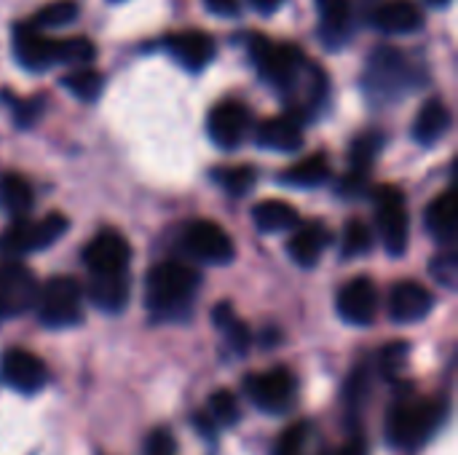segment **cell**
<instances>
[{
	"instance_id": "6da1fadb",
	"label": "cell",
	"mask_w": 458,
	"mask_h": 455,
	"mask_svg": "<svg viewBox=\"0 0 458 455\" xmlns=\"http://www.w3.org/2000/svg\"><path fill=\"white\" fill-rule=\"evenodd\" d=\"M201 287V274L180 260H164L148 271L145 303L150 314L161 319H177L185 314Z\"/></svg>"
},
{
	"instance_id": "7a4b0ae2",
	"label": "cell",
	"mask_w": 458,
	"mask_h": 455,
	"mask_svg": "<svg viewBox=\"0 0 458 455\" xmlns=\"http://www.w3.org/2000/svg\"><path fill=\"white\" fill-rule=\"evenodd\" d=\"M443 418L445 405L440 400L397 402L386 416V440L394 448H419L440 429Z\"/></svg>"
},
{
	"instance_id": "3957f363",
	"label": "cell",
	"mask_w": 458,
	"mask_h": 455,
	"mask_svg": "<svg viewBox=\"0 0 458 455\" xmlns=\"http://www.w3.org/2000/svg\"><path fill=\"white\" fill-rule=\"evenodd\" d=\"M35 311L40 324L51 330L75 327L83 319V287L72 276H54L38 287Z\"/></svg>"
},
{
	"instance_id": "277c9868",
	"label": "cell",
	"mask_w": 458,
	"mask_h": 455,
	"mask_svg": "<svg viewBox=\"0 0 458 455\" xmlns=\"http://www.w3.org/2000/svg\"><path fill=\"white\" fill-rule=\"evenodd\" d=\"M70 223L62 212L43 215L38 220L30 217H16L13 225H8L0 236V249L8 257H21L30 252H40L51 244H56L67 233Z\"/></svg>"
},
{
	"instance_id": "5b68a950",
	"label": "cell",
	"mask_w": 458,
	"mask_h": 455,
	"mask_svg": "<svg viewBox=\"0 0 458 455\" xmlns=\"http://www.w3.org/2000/svg\"><path fill=\"white\" fill-rule=\"evenodd\" d=\"M365 83H368V88L373 94H381V97L392 99L394 94H403L416 83V72H413L411 59L403 51H397L392 46H384L368 59Z\"/></svg>"
},
{
	"instance_id": "8992f818",
	"label": "cell",
	"mask_w": 458,
	"mask_h": 455,
	"mask_svg": "<svg viewBox=\"0 0 458 455\" xmlns=\"http://www.w3.org/2000/svg\"><path fill=\"white\" fill-rule=\"evenodd\" d=\"M376 217H378V233L389 255H403L408 249L411 239V220L405 196L394 185H381L376 190Z\"/></svg>"
},
{
	"instance_id": "52a82bcc",
	"label": "cell",
	"mask_w": 458,
	"mask_h": 455,
	"mask_svg": "<svg viewBox=\"0 0 458 455\" xmlns=\"http://www.w3.org/2000/svg\"><path fill=\"white\" fill-rule=\"evenodd\" d=\"M244 392L250 397V402L263 410V413H284L287 408H293L295 402V392H298V381L293 375V370L287 367H274L266 373H255L244 381Z\"/></svg>"
},
{
	"instance_id": "ba28073f",
	"label": "cell",
	"mask_w": 458,
	"mask_h": 455,
	"mask_svg": "<svg viewBox=\"0 0 458 455\" xmlns=\"http://www.w3.org/2000/svg\"><path fill=\"white\" fill-rule=\"evenodd\" d=\"M182 247L193 260L209 265H225L236 255L231 236L212 220H193L182 233Z\"/></svg>"
},
{
	"instance_id": "9c48e42d",
	"label": "cell",
	"mask_w": 458,
	"mask_h": 455,
	"mask_svg": "<svg viewBox=\"0 0 458 455\" xmlns=\"http://www.w3.org/2000/svg\"><path fill=\"white\" fill-rule=\"evenodd\" d=\"M38 282L32 271L19 260L0 263V322L5 316H19L35 306Z\"/></svg>"
},
{
	"instance_id": "30bf717a",
	"label": "cell",
	"mask_w": 458,
	"mask_h": 455,
	"mask_svg": "<svg viewBox=\"0 0 458 455\" xmlns=\"http://www.w3.org/2000/svg\"><path fill=\"white\" fill-rule=\"evenodd\" d=\"M129 260L131 247L126 236L115 228H102L83 249V263L91 274H126Z\"/></svg>"
},
{
	"instance_id": "8fae6325",
	"label": "cell",
	"mask_w": 458,
	"mask_h": 455,
	"mask_svg": "<svg viewBox=\"0 0 458 455\" xmlns=\"http://www.w3.org/2000/svg\"><path fill=\"white\" fill-rule=\"evenodd\" d=\"M0 378L19 394H38L48 383V370L40 357L27 349H8L0 359Z\"/></svg>"
},
{
	"instance_id": "7c38bea8",
	"label": "cell",
	"mask_w": 458,
	"mask_h": 455,
	"mask_svg": "<svg viewBox=\"0 0 458 455\" xmlns=\"http://www.w3.org/2000/svg\"><path fill=\"white\" fill-rule=\"evenodd\" d=\"M335 308H338V314H341V319L346 324H354V327L373 324V319L378 314V292H376V284L368 276H357V279L346 282L338 290Z\"/></svg>"
},
{
	"instance_id": "4fadbf2b",
	"label": "cell",
	"mask_w": 458,
	"mask_h": 455,
	"mask_svg": "<svg viewBox=\"0 0 458 455\" xmlns=\"http://www.w3.org/2000/svg\"><path fill=\"white\" fill-rule=\"evenodd\" d=\"M13 54L24 70H46L59 64V40H51L43 29H35L30 21H21L13 29Z\"/></svg>"
},
{
	"instance_id": "5bb4252c",
	"label": "cell",
	"mask_w": 458,
	"mask_h": 455,
	"mask_svg": "<svg viewBox=\"0 0 458 455\" xmlns=\"http://www.w3.org/2000/svg\"><path fill=\"white\" fill-rule=\"evenodd\" d=\"M250 129V113L242 102L236 99H223L217 102L212 110H209V118H207V131L212 137V142L217 147H236L244 134Z\"/></svg>"
},
{
	"instance_id": "9a60e30c",
	"label": "cell",
	"mask_w": 458,
	"mask_h": 455,
	"mask_svg": "<svg viewBox=\"0 0 458 455\" xmlns=\"http://www.w3.org/2000/svg\"><path fill=\"white\" fill-rule=\"evenodd\" d=\"M435 308V295L419 282H400L389 292V316L397 324H416Z\"/></svg>"
},
{
	"instance_id": "2e32d148",
	"label": "cell",
	"mask_w": 458,
	"mask_h": 455,
	"mask_svg": "<svg viewBox=\"0 0 458 455\" xmlns=\"http://www.w3.org/2000/svg\"><path fill=\"white\" fill-rule=\"evenodd\" d=\"M370 21L386 35H411L424 27V11L413 0H386L373 11Z\"/></svg>"
},
{
	"instance_id": "e0dca14e",
	"label": "cell",
	"mask_w": 458,
	"mask_h": 455,
	"mask_svg": "<svg viewBox=\"0 0 458 455\" xmlns=\"http://www.w3.org/2000/svg\"><path fill=\"white\" fill-rule=\"evenodd\" d=\"M169 54L188 70L199 72L215 59V40L201 29H185L166 40Z\"/></svg>"
},
{
	"instance_id": "ac0fdd59",
	"label": "cell",
	"mask_w": 458,
	"mask_h": 455,
	"mask_svg": "<svg viewBox=\"0 0 458 455\" xmlns=\"http://www.w3.org/2000/svg\"><path fill=\"white\" fill-rule=\"evenodd\" d=\"M86 298L94 303V308L105 314H121L129 303L126 274H91L86 284Z\"/></svg>"
},
{
	"instance_id": "d6986e66",
	"label": "cell",
	"mask_w": 458,
	"mask_h": 455,
	"mask_svg": "<svg viewBox=\"0 0 458 455\" xmlns=\"http://www.w3.org/2000/svg\"><path fill=\"white\" fill-rule=\"evenodd\" d=\"M319 38L325 48H341L352 38V3L349 0H317Z\"/></svg>"
},
{
	"instance_id": "ffe728a7",
	"label": "cell",
	"mask_w": 458,
	"mask_h": 455,
	"mask_svg": "<svg viewBox=\"0 0 458 455\" xmlns=\"http://www.w3.org/2000/svg\"><path fill=\"white\" fill-rule=\"evenodd\" d=\"M255 139L260 147H268V150H279V153H295L303 147V131H301V123L293 118V115H274V118H266L258 131H255Z\"/></svg>"
},
{
	"instance_id": "44dd1931",
	"label": "cell",
	"mask_w": 458,
	"mask_h": 455,
	"mask_svg": "<svg viewBox=\"0 0 458 455\" xmlns=\"http://www.w3.org/2000/svg\"><path fill=\"white\" fill-rule=\"evenodd\" d=\"M451 123L454 118L448 105L443 99H429L413 121V139L424 147H432L451 131Z\"/></svg>"
},
{
	"instance_id": "7402d4cb",
	"label": "cell",
	"mask_w": 458,
	"mask_h": 455,
	"mask_svg": "<svg viewBox=\"0 0 458 455\" xmlns=\"http://www.w3.org/2000/svg\"><path fill=\"white\" fill-rule=\"evenodd\" d=\"M330 231L322 225V223H309V225H303L301 231H295V236L290 239V244H287V252H290V257L301 265V268H311V265H317L319 263V257H322V252L327 249V244H330Z\"/></svg>"
},
{
	"instance_id": "603a6c76",
	"label": "cell",
	"mask_w": 458,
	"mask_h": 455,
	"mask_svg": "<svg viewBox=\"0 0 458 455\" xmlns=\"http://www.w3.org/2000/svg\"><path fill=\"white\" fill-rule=\"evenodd\" d=\"M424 223H427V231H429L437 241L451 244V241L456 239L458 204L454 190H443V193L427 206Z\"/></svg>"
},
{
	"instance_id": "cb8c5ba5",
	"label": "cell",
	"mask_w": 458,
	"mask_h": 455,
	"mask_svg": "<svg viewBox=\"0 0 458 455\" xmlns=\"http://www.w3.org/2000/svg\"><path fill=\"white\" fill-rule=\"evenodd\" d=\"M252 220L263 233H282L298 225V209L282 198H268L252 209Z\"/></svg>"
},
{
	"instance_id": "d4e9b609",
	"label": "cell",
	"mask_w": 458,
	"mask_h": 455,
	"mask_svg": "<svg viewBox=\"0 0 458 455\" xmlns=\"http://www.w3.org/2000/svg\"><path fill=\"white\" fill-rule=\"evenodd\" d=\"M32 185L16 174V172H3L0 174V206L11 215V217H27V212L32 209Z\"/></svg>"
},
{
	"instance_id": "484cf974",
	"label": "cell",
	"mask_w": 458,
	"mask_h": 455,
	"mask_svg": "<svg viewBox=\"0 0 458 455\" xmlns=\"http://www.w3.org/2000/svg\"><path fill=\"white\" fill-rule=\"evenodd\" d=\"M212 322H215V327L223 333L225 343H228L236 354H247V351H250L252 333H250V327L236 316V311H233L231 303H217L215 311H212Z\"/></svg>"
},
{
	"instance_id": "4316f807",
	"label": "cell",
	"mask_w": 458,
	"mask_h": 455,
	"mask_svg": "<svg viewBox=\"0 0 458 455\" xmlns=\"http://www.w3.org/2000/svg\"><path fill=\"white\" fill-rule=\"evenodd\" d=\"M330 180V164L325 156H309L282 172V182L295 188H317Z\"/></svg>"
},
{
	"instance_id": "83f0119b",
	"label": "cell",
	"mask_w": 458,
	"mask_h": 455,
	"mask_svg": "<svg viewBox=\"0 0 458 455\" xmlns=\"http://www.w3.org/2000/svg\"><path fill=\"white\" fill-rule=\"evenodd\" d=\"M62 86L75 97V99H81V102H94V99H99V94H102V86H105V78H102V72H97L94 67H75L72 72H67L64 78H62Z\"/></svg>"
},
{
	"instance_id": "f1b7e54d",
	"label": "cell",
	"mask_w": 458,
	"mask_h": 455,
	"mask_svg": "<svg viewBox=\"0 0 458 455\" xmlns=\"http://www.w3.org/2000/svg\"><path fill=\"white\" fill-rule=\"evenodd\" d=\"M212 177H215V182H217L225 193H231L233 198L247 196V193L255 188V180H258L255 169H252V166H244V164H239V166H220V169L212 172Z\"/></svg>"
},
{
	"instance_id": "f546056e",
	"label": "cell",
	"mask_w": 458,
	"mask_h": 455,
	"mask_svg": "<svg viewBox=\"0 0 458 455\" xmlns=\"http://www.w3.org/2000/svg\"><path fill=\"white\" fill-rule=\"evenodd\" d=\"M78 16V3L75 0H54L48 5H43L32 19L30 24L35 29H56V27H67L72 19Z\"/></svg>"
},
{
	"instance_id": "4dcf8cb0",
	"label": "cell",
	"mask_w": 458,
	"mask_h": 455,
	"mask_svg": "<svg viewBox=\"0 0 458 455\" xmlns=\"http://www.w3.org/2000/svg\"><path fill=\"white\" fill-rule=\"evenodd\" d=\"M370 249H373V231L362 220H349L341 236L344 257H360V255H368Z\"/></svg>"
},
{
	"instance_id": "1f68e13d",
	"label": "cell",
	"mask_w": 458,
	"mask_h": 455,
	"mask_svg": "<svg viewBox=\"0 0 458 455\" xmlns=\"http://www.w3.org/2000/svg\"><path fill=\"white\" fill-rule=\"evenodd\" d=\"M97 48L89 38H67L59 40V64H70V67H83L89 62H94Z\"/></svg>"
},
{
	"instance_id": "d6a6232c",
	"label": "cell",
	"mask_w": 458,
	"mask_h": 455,
	"mask_svg": "<svg viewBox=\"0 0 458 455\" xmlns=\"http://www.w3.org/2000/svg\"><path fill=\"white\" fill-rule=\"evenodd\" d=\"M242 410H239V400L231 392H215L209 397V418L215 421V426H233L239 421Z\"/></svg>"
},
{
	"instance_id": "836d02e7",
	"label": "cell",
	"mask_w": 458,
	"mask_h": 455,
	"mask_svg": "<svg viewBox=\"0 0 458 455\" xmlns=\"http://www.w3.org/2000/svg\"><path fill=\"white\" fill-rule=\"evenodd\" d=\"M384 139L378 134H365L360 139L352 142V150H349V164L352 169H360V172H368L370 164L378 158V150H381Z\"/></svg>"
},
{
	"instance_id": "e575fe53",
	"label": "cell",
	"mask_w": 458,
	"mask_h": 455,
	"mask_svg": "<svg viewBox=\"0 0 458 455\" xmlns=\"http://www.w3.org/2000/svg\"><path fill=\"white\" fill-rule=\"evenodd\" d=\"M306 442H309V426L306 424H293L279 434L274 455H303Z\"/></svg>"
},
{
	"instance_id": "d590c367",
	"label": "cell",
	"mask_w": 458,
	"mask_h": 455,
	"mask_svg": "<svg viewBox=\"0 0 458 455\" xmlns=\"http://www.w3.org/2000/svg\"><path fill=\"white\" fill-rule=\"evenodd\" d=\"M429 271H432V276H435V279H437L443 287L454 290V287H456V276H458L456 252H454V249H445L443 255L432 257V265H429Z\"/></svg>"
},
{
	"instance_id": "8d00e7d4",
	"label": "cell",
	"mask_w": 458,
	"mask_h": 455,
	"mask_svg": "<svg viewBox=\"0 0 458 455\" xmlns=\"http://www.w3.org/2000/svg\"><path fill=\"white\" fill-rule=\"evenodd\" d=\"M145 455H177V445L169 429H153L145 440Z\"/></svg>"
},
{
	"instance_id": "74e56055",
	"label": "cell",
	"mask_w": 458,
	"mask_h": 455,
	"mask_svg": "<svg viewBox=\"0 0 458 455\" xmlns=\"http://www.w3.org/2000/svg\"><path fill=\"white\" fill-rule=\"evenodd\" d=\"M405 357H408V346L405 343H389L384 351H381V370L384 375H397L400 367L405 365Z\"/></svg>"
},
{
	"instance_id": "f35d334b",
	"label": "cell",
	"mask_w": 458,
	"mask_h": 455,
	"mask_svg": "<svg viewBox=\"0 0 458 455\" xmlns=\"http://www.w3.org/2000/svg\"><path fill=\"white\" fill-rule=\"evenodd\" d=\"M43 113V99L35 97V99H19L13 102V118L19 126H32Z\"/></svg>"
},
{
	"instance_id": "ab89813d",
	"label": "cell",
	"mask_w": 458,
	"mask_h": 455,
	"mask_svg": "<svg viewBox=\"0 0 458 455\" xmlns=\"http://www.w3.org/2000/svg\"><path fill=\"white\" fill-rule=\"evenodd\" d=\"M338 190H341V196H346V198H357L360 193H365V190H368V172L349 169V174L341 180Z\"/></svg>"
},
{
	"instance_id": "60d3db41",
	"label": "cell",
	"mask_w": 458,
	"mask_h": 455,
	"mask_svg": "<svg viewBox=\"0 0 458 455\" xmlns=\"http://www.w3.org/2000/svg\"><path fill=\"white\" fill-rule=\"evenodd\" d=\"M330 455H370V448H368V442L362 437H352V440H346L338 451H333Z\"/></svg>"
},
{
	"instance_id": "b9f144b4",
	"label": "cell",
	"mask_w": 458,
	"mask_h": 455,
	"mask_svg": "<svg viewBox=\"0 0 458 455\" xmlns=\"http://www.w3.org/2000/svg\"><path fill=\"white\" fill-rule=\"evenodd\" d=\"M204 3L217 16H236L239 13V0H204Z\"/></svg>"
},
{
	"instance_id": "7bdbcfd3",
	"label": "cell",
	"mask_w": 458,
	"mask_h": 455,
	"mask_svg": "<svg viewBox=\"0 0 458 455\" xmlns=\"http://www.w3.org/2000/svg\"><path fill=\"white\" fill-rule=\"evenodd\" d=\"M260 13H271V11H276L284 0H250Z\"/></svg>"
},
{
	"instance_id": "ee69618b",
	"label": "cell",
	"mask_w": 458,
	"mask_h": 455,
	"mask_svg": "<svg viewBox=\"0 0 458 455\" xmlns=\"http://www.w3.org/2000/svg\"><path fill=\"white\" fill-rule=\"evenodd\" d=\"M427 3H429V5H435V8H445L451 0H427Z\"/></svg>"
},
{
	"instance_id": "f6af8a7d",
	"label": "cell",
	"mask_w": 458,
	"mask_h": 455,
	"mask_svg": "<svg viewBox=\"0 0 458 455\" xmlns=\"http://www.w3.org/2000/svg\"><path fill=\"white\" fill-rule=\"evenodd\" d=\"M113 3H118V0H113Z\"/></svg>"
}]
</instances>
